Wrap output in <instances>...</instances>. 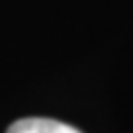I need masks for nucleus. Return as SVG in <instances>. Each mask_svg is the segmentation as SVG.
<instances>
[{"label":"nucleus","instance_id":"obj_1","mask_svg":"<svg viewBox=\"0 0 133 133\" xmlns=\"http://www.w3.org/2000/svg\"><path fill=\"white\" fill-rule=\"evenodd\" d=\"M6 133H82L79 129L68 125V123L46 119V117H26L18 119L8 127Z\"/></svg>","mask_w":133,"mask_h":133}]
</instances>
